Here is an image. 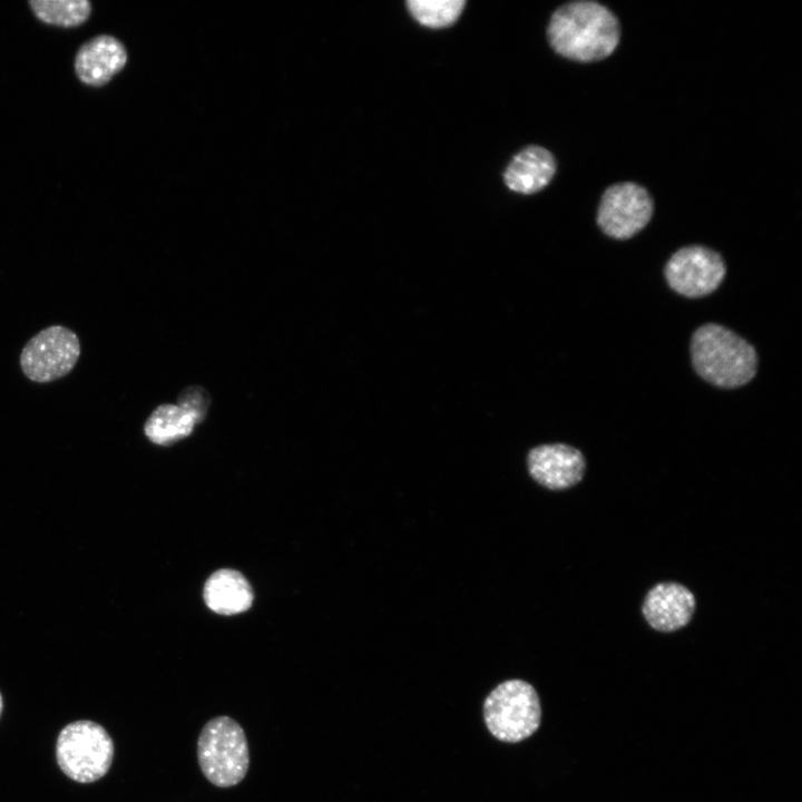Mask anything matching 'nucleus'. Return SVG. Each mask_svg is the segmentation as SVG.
Returning a JSON list of instances; mask_svg holds the SVG:
<instances>
[{
    "mask_svg": "<svg viewBox=\"0 0 802 802\" xmlns=\"http://www.w3.org/2000/svg\"><path fill=\"white\" fill-rule=\"evenodd\" d=\"M547 35L559 55L577 61H595L615 50L620 28L610 10L585 0L558 8L551 16Z\"/></svg>",
    "mask_w": 802,
    "mask_h": 802,
    "instance_id": "f257e3e1",
    "label": "nucleus"
},
{
    "mask_svg": "<svg viewBox=\"0 0 802 802\" xmlns=\"http://www.w3.org/2000/svg\"><path fill=\"white\" fill-rule=\"evenodd\" d=\"M689 350L696 373L715 387L735 389L756 374L757 354L753 345L723 325L706 323L696 329Z\"/></svg>",
    "mask_w": 802,
    "mask_h": 802,
    "instance_id": "f03ea898",
    "label": "nucleus"
},
{
    "mask_svg": "<svg viewBox=\"0 0 802 802\" xmlns=\"http://www.w3.org/2000/svg\"><path fill=\"white\" fill-rule=\"evenodd\" d=\"M482 715L490 734L505 743H518L541 724V702L536 688L519 678L498 684L485 698Z\"/></svg>",
    "mask_w": 802,
    "mask_h": 802,
    "instance_id": "7ed1b4c3",
    "label": "nucleus"
},
{
    "mask_svg": "<svg viewBox=\"0 0 802 802\" xmlns=\"http://www.w3.org/2000/svg\"><path fill=\"white\" fill-rule=\"evenodd\" d=\"M197 759L203 774L214 785L238 784L250 765L248 744L242 726L229 716L209 720L198 736Z\"/></svg>",
    "mask_w": 802,
    "mask_h": 802,
    "instance_id": "20e7f679",
    "label": "nucleus"
},
{
    "mask_svg": "<svg viewBox=\"0 0 802 802\" xmlns=\"http://www.w3.org/2000/svg\"><path fill=\"white\" fill-rule=\"evenodd\" d=\"M114 751V742L107 731L88 720L67 724L56 743L60 770L79 783H91L106 775Z\"/></svg>",
    "mask_w": 802,
    "mask_h": 802,
    "instance_id": "39448f33",
    "label": "nucleus"
},
{
    "mask_svg": "<svg viewBox=\"0 0 802 802\" xmlns=\"http://www.w3.org/2000/svg\"><path fill=\"white\" fill-rule=\"evenodd\" d=\"M80 355L77 334L61 325L41 330L20 354L23 374L35 382H50L67 375Z\"/></svg>",
    "mask_w": 802,
    "mask_h": 802,
    "instance_id": "423d86ee",
    "label": "nucleus"
},
{
    "mask_svg": "<svg viewBox=\"0 0 802 802\" xmlns=\"http://www.w3.org/2000/svg\"><path fill=\"white\" fill-rule=\"evenodd\" d=\"M725 273L726 266L722 256L701 245L679 248L664 268L668 286L691 299L713 293L721 285Z\"/></svg>",
    "mask_w": 802,
    "mask_h": 802,
    "instance_id": "0eeeda50",
    "label": "nucleus"
},
{
    "mask_svg": "<svg viewBox=\"0 0 802 802\" xmlns=\"http://www.w3.org/2000/svg\"><path fill=\"white\" fill-rule=\"evenodd\" d=\"M653 202L648 192L634 183H618L602 196L597 223L600 229L616 239L630 238L649 222Z\"/></svg>",
    "mask_w": 802,
    "mask_h": 802,
    "instance_id": "6e6552de",
    "label": "nucleus"
},
{
    "mask_svg": "<svg viewBox=\"0 0 802 802\" xmlns=\"http://www.w3.org/2000/svg\"><path fill=\"white\" fill-rule=\"evenodd\" d=\"M531 478L550 490H564L584 477L586 461L583 453L568 444L551 443L532 448L527 456Z\"/></svg>",
    "mask_w": 802,
    "mask_h": 802,
    "instance_id": "1a4fd4ad",
    "label": "nucleus"
},
{
    "mask_svg": "<svg viewBox=\"0 0 802 802\" xmlns=\"http://www.w3.org/2000/svg\"><path fill=\"white\" fill-rule=\"evenodd\" d=\"M696 600L693 593L678 583H659L645 596L642 612L649 624L659 632H674L688 624Z\"/></svg>",
    "mask_w": 802,
    "mask_h": 802,
    "instance_id": "9d476101",
    "label": "nucleus"
},
{
    "mask_svg": "<svg viewBox=\"0 0 802 802\" xmlns=\"http://www.w3.org/2000/svg\"><path fill=\"white\" fill-rule=\"evenodd\" d=\"M126 62L125 46L113 36L100 35L80 46L75 57V71L82 84L101 87L108 84Z\"/></svg>",
    "mask_w": 802,
    "mask_h": 802,
    "instance_id": "9b49d317",
    "label": "nucleus"
},
{
    "mask_svg": "<svg viewBox=\"0 0 802 802\" xmlns=\"http://www.w3.org/2000/svg\"><path fill=\"white\" fill-rule=\"evenodd\" d=\"M556 170L554 156L545 148L529 146L518 153L503 173L509 189L534 194L548 185Z\"/></svg>",
    "mask_w": 802,
    "mask_h": 802,
    "instance_id": "f8f14e48",
    "label": "nucleus"
},
{
    "mask_svg": "<svg viewBox=\"0 0 802 802\" xmlns=\"http://www.w3.org/2000/svg\"><path fill=\"white\" fill-rule=\"evenodd\" d=\"M204 599L213 612L221 615H235L251 607L253 590L239 571L219 569L207 579L204 587Z\"/></svg>",
    "mask_w": 802,
    "mask_h": 802,
    "instance_id": "ddd939ff",
    "label": "nucleus"
},
{
    "mask_svg": "<svg viewBox=\"0 0 802 802\" xmlns=\"http://www.w3.org/2000/svg\"><path fill=\"white\" fill-rule=\"evenodd\" d=\"M197 424L195 418L177 404H162L144 426L146 437L154 443L168 446L188 437Z\"/></svg>",
    "mask_w": 802,
    "mask_h": 802,
    "instance_id": "4468645a",
    "label": "nucleus"
},
{
    "mask_svg": "<svg viewBox=\"0 0 802 802\" xmlns=\"http://www.w3.org/2000/svg\"><path fill=\"white\" fill-rule=\"evenodd\" d=\"M28 3L40 21L63 28L82 25L91 13V3L87 0H31Z\"/></svg>",
    "mask_w": 802,
    "mask_h": 802,
    "instance_id": "2eb2a0df",
    "label": "nucleus"
},
{
    "mask_svg": "<svg viewBox=\"0 0 802 802\" xmlns=\"http://www.w3.org/2000/svg\"><path fill=\"white\" fill-rule=\"evenodd\" d=\"M464 3L462 0H409L407 7L411 16L421 25L443 28L459 18Z\"/></svg>",
    "mask_w": 802,
    "mask_h": 802,
    "instance_id": "dca6fc26",
    "label": "nucleus"
},
{
    "mask_svg": "<svg viewBox=\"0 0 802 802\" xmlns=\"http://www.w3.org/2000/svg\"><path fill=\"white\" fill-rule=\"evenodd\" d=\"M209 403V395L204 388L190 385L180 392L177 405L189 412L199 423L205 419Z\"/></svg>",
    "mask_w": 802,
    "mask_h": 802,
    "instance_id": "f3484780",
    "label": "nucleus"
},
{
    "mask_svg": "<svg viewBox=\"0 0 802 802\" xmlns=\"http://www.w3.org/2000/svg\"><path fill=\"white\" fill-rule=\"evenodd\" d=\"M2 707H3V702H2V696H1V694H0V715H1V712H2Z\"/></svg>",
    "mask_w": 802,
    "mask_h": 802,
    "instance_id": "a211bd4d",
    "label": "nucleus"
}]
</instances>
